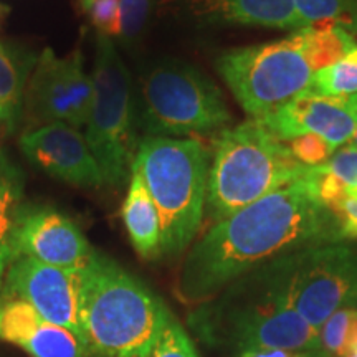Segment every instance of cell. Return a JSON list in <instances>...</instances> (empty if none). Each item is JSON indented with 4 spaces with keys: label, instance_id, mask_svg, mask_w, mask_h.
I'll return each instance as SVG.
<instances>
[{
    "label": "cell",
    "instance_id": "cell-15",
    "mask_svg": "<svg viewBox=\"0 0 357 357\" xmlns=\"http://www.w3.org/2000/svg\"><path fill=\"white\" fill-rule=\"evenodd\" d=\"M178 12L199 25L303 29L294 0H169Z\"/></svg>",
    "mask_w": 357,
    "mask_h": 357
},
{
    "label": "cell",
    "instance_id": "cell-16",
    "mask_svg": "<svg viewBox=\"0 0 357 357\" xmlns=\"http://www.w3.org/2000/svg\"><path fill=\"white\" fill-rule=\"evenodd\" d=\"M123 222L134 250L144 260L162 257V223L139 174L132 171L123 204Z\"/></svg>",
    "mask_w": 357,
    "mask_h": 357
},
{
    "label": "cell",
    "instance_id": "cell-33",
    "mask_svg": "<svg viewBox=\"0 0 357 357\" xmlns=\"http://www.w3.org/2000/svg\"><path fill=\"white\" fill-rule=\"evenodd\" d=\"M347 190H354V192H357V189H347Z\"/></svg>",
    "mask_w": 357,
    "mask_h": 357
},
{
    "label": "cell",
    "instance_id": "cell-31",
    "mask_svg": "<svg viewBox=\"0 0 357 357\" xmlns=\"http://www.w3.org/2000/svg\"><path fill=\"white\" fill-rule=\"evenodd\" d=\"M13 258H15V253L12 250H7V252H0V296H2V289H3V283H6V275L8 266Z\"/></svg>",
    "mask_w": 357,
    "mask_h": 357
},
{
    "label": "cell",
    "instance_id": "cell-18",
    "mask_svg": "<svg viewBox=\"0 0 357 357\" xmlns=\"http://www.w3.org/2000/svg\"><path fill=\"white\" fill-rule=\"evenodd\" d=\"M30 357H89L86 341L68 328L40 319L19 346Z\"/></svg>",
    "mask_w": 357,
    "mask_h": 357
},
{
    "label": "cell",
    "instance_id": "cell-11",
    "mask_svg": "<svg viewBox=\"0 0 357 357\" xmlns=\"http://www.w3.org/2000/svg\"><path fill=\"white\" fill-rule=\"evenodd\" d=\"M0 298L29 303L45 321L68 328L84 339L79 321V268L52 266L29 257H15L7 270Z\"/></svg>",
    "mask_w": 357,
    "mask_h": 357
},
{
    "label": "cell",
    "instance_id": "cell-20",
    "mask_svg": "<svg viewBox=\"0 0 357 357\" xmlns=\"http://www.w3.org/2000/svg\"><path fill=\"white\" fill-rule=\"evenodd\" d=\"M303 29L334 25L357 38V0H294Z\"/></svg>",
    "mask_w": 357,
    "mask_h": 357
},
{
    "label": "cell",
    "instance_id": "cell-14",
    "mask_svg": "<svg viewBox=\"0 0 357 357\" xmlns=\"http://www.w3.org/2000/svg\"><path fill=\"white\" fill-rule=\"evenodd\" d=\"M12 250L15 257L60 268H82L95 252L77 223L53 208H24Z\"/></svg>",
    "mask_w": 357,
    "mask_h": 357
},
{
    "label": "cell",
    "instance_id": "cell-7",
    "mask_svg": "<svg viewBox=\"0 0 357 357\" xmlns=\"http://www.w3.org/2000/svg\"><path fill=\"white\" fill-rule=\"evenodd\" d=\"M91 79L93 100L84 137L105 184L121 185L131 178L141 139L137 137L131 75L113 40L102 35L96 40Z\"/></svg>",
    "mask_w": 357,
    "mask_h": 357
},
{
    "label": "cell",
    "instance_id": "cell-26",
    "mask_svg": "<svg viewBox=\"0 0 357 357\" xmlns=\"http://www.w3.org/2000/svg\"><path fill=\"white\" fill-rule=\"evenodd\" d=\"M291 151V154L307 167H316L328 162L336 153V147L324 141L316 134H305V136L294 137V139L284 141Z\"/></svg>",
    "mask_w": 357,
    "mask_h": 357
},
{
    "label": "cell",
    "instance_id": "cell-30",
    "mask_svg": "<svg viewBox=\"0 0 357 357\" xmlns=\"http://www.w3.org/2000/svg\"><path fill=\"white\" fill-rule=\"evenodd\" d=\"M236 357H312L311 352H296L287 349H253L240 352Z\"/></svg>",
    "mask_w": 357,
    "mask_h": 357
},
{
    "label": "cell",
    "instance_id": "cell-32",
    "mask_svg": "<svg viewBox=\"0 0 357 357\" xmlns=\"http://www.w3.org/2000/svg\"><path fill=\"white\" fill-rule=\"evenodd\" d=\"M347 146H352V147H356V149H357V131H356L354 136H352V139L349 141V144H347Z\"/></svg>",
    "mask_w": 357,
    "mask_h": 357
},
{
    "label": "cell",
    "instance_id": "cell-35",
    "mask_svg": "<svg viewBox=\"0 0 357 357\" xmlns=\"http://www.w3.org/2000/svg\"><path fill=\"white\" fill-rule=\"evenodd\" d=\"M356 96H357V95H356Z\"/></svg>",
    "mask_w": 357,
    "mask_h": 357
},
{
    "label": "cell",
    "instance_id": "cell-28",
    "mask_svg": "<svg viewBox=\"0 0 357 357\" xmlns=\"http://www.w3.org/2000/svg\"><path fill=\"white\" fill-rule=\"evenodd\" d=\"M326 172L333 174L346 189H357V149L352 146H344L333 154L328 162L321 164Z\"/></svg>",
    "mask_w": 357,
    "mask_h": 357
},
{
    "label": "cell",
    "instance_id": "cell-29",
    "mask_svg": "<svg viewBox=\"0 0 357 357\" xmlns=\"http://www.w3.org/2000/svg\"><path fill=\"white\" fill-rule=\"evenodd\" d=\"M331 211L337 217L342 242L357 240V192L346 189L344 197Z\"/></svg>",
    "mask_w": 357,
    "mask_h": 357
},
{
    "label": "cell",
    "instance_id": "cell-27",
    "mask_svg": "<svg viewBox=\"0 0 357 357\" xmlns=\"http://www.w3.org/2000/svg\"><path fill=\"white\" fill-rule=\"evenodd\" d=\"M151 10V0H119L121 32L119 38L131 42L141 33Z\"/></svg>",
    "mask_w": 357,
    "mask_h": 357
},
{
    "label": "cell",
    "instance_id": "cell-22",
    "mask_svg": "<svg viewBox=\"0 0 357 357\" xmlns=\"http://www.w3.org/2000/svg\"><path fill=\"white\" fill-rule=\"evenodd\" d=\"M24 73L7 48L0 43V126L10 128L24 100Z\"/></svg>",
    "mask_w": 357,
    "mask_h": 357
},
{
    "label": "cell",
    "instance_id": "cell-8",
    "mask_svg": "<svg viewBox=\"0 0 357 357\" xmlns=\"http://www.w3.org/2000/svg\"><path fill=\"white\" fill-rule=\"evenodd\" d=\"M141 126L147 136L207 134L230 123L225 98L215 83L185 61H164L141 79Z\"/></svg>",
    "mask_w": 357,
    "mask_h": 357
},
{
    "label": "cell",
    "instance_id": "cell-6",
    "mask_svg": "<svg viewBox=\"0 0 357 357\" xmlns=\"http://www.w3.org/2000/svg\"><path fill=\"white\" fill-rule=\"evenodd\" d=\"M132 171L139 174L162 223V255H181L202 225L211 153L194 137L146 136Z\"/></svg>",
    "mask_w": 357,
    "mask_h": 357
},
{
    "label": "cell",
    "instance_id": "cell-19",
    "mask_svg": "<svg viewBox=\"0 0 357 357\" xmlns=\"http://www.w3.org/2000/svg\"><path fill=\"white\" fill-rule=\"evenodd\" d=\"M357 352V307L329 316L318 328L312 357H351Z\"/></svg>",
    "mask_w": 357,
    "mask_h": 357
},
{
    "label": "cell",
    "instance_id": "cell-34",
    "mask_svg": "<svg viewBox=\"0 0 357 357\" xmlns=\"http://www.w3.org/2000/svg\"><path fill=\"white\" fill-rule=\"evenodd\" d=\"M356 354H357V352H356Z\"/></svg>",
    "mask_w": 357,
    "mask_h": 357
},
{
    "label": "cell",
    "instance_id": "cell-4",
    "mask_svg": "<svg viewBox=\"0 0 357 357\" xmlns=\"http://www.w3.org/2000/svg\"><path fill=\"white\" fill-rule=\"evenodd\" d=\"M218 300L195 312V328L211 344L253 349L314 351L318 331L288 305L263 266L240 276Z\"/></svg>",
    "mask_w": 357,
    "mask_h": 357
},
{
    "label": "cell",
    "instance_id": "cell-21",
    "mask_svg": "<svg viewBox=\"0 0 357 357\" xmlns=\"http://www.w3.org/2000/svg\"><path fill=\"white\" fill-rule=\"evenodd\" d=\"M306 91L321 96L357 95V45L333 65L318 71Z\"/></svg>",
    "mask_w": 357,
    "mask_h": 357
},
{
    "label": "cell",
    "instance_id": "cell-13",
    "mask_svg": "<svg viewBox=\"0 0 357 357\" xmlns=\"http://www.w3.org/2000/svg\"><path fill=\"white\" fill-rule=\"evenodd\" d=\"M25 158L48 176L77 187L105 184L84 134L66 123L33 128L20 137Z\"/></svg>",
    "mask_w": 357,
    "mask_h": 357
},
{
    "label": "cell",
    "instance_id": "cell-3",
    "mask_svg": "<svg viewBox=\"0 0 357 357\" xmlns=\"http://www.w3.org/2000/svg\"><path fill=\"white\" fill-rule=\"evenodd\" d=\"M79 275V321L91 354L141 357L174 318L142 281L96 250Z\"/></svg>",
    "mask_w": 357,
    "mask_h": 357
},
{
    "label": "cell",
    "instance_id": "cell-24",
    "mask_svg": "<svg viewBox=\"0 0 357 357\" xmlns=\"http://www.w3.org/2000/svg\"><path fill=\"white\" fill-rule=\"evenodd\" d=\"M141 357H199V352L189 334L172 318L154 344Z\"/></svg>",
    "mask_w": 357,
    "mask_h": 357
},
{
    "label": "cell",
    "instance_id": "cell-5",
    "mask_svg": "<svg viewBox=\"0 0 357 357\" xmlns=\"http://www.w3.org/2000/svg\"><path fill=\"white\" fill-rule=\"evenodd\" d=\"M310 167L301 164L270 128L248 118L225 128L211 160L205 212L213 222L294 184Z\"/></svg>",
    "mask_w": 357,
    "mask_h": 357
},
{
    "label": "cell",
    "instance_id": "cell-17",
    "mask_svg": "<svg viewBox=\"0 0 357 357\" xmlns=\"http://www.w3.org/2000/svg\"><path fill=\"white\" fill-rule=\"evenodd\" d=\"M24 172L0 149V252L12 250L13 234L24 211Z\"/></svg>",
    "mask_w": 357,
    "mask_h": 357
},
{
    "label": "cell",
    "instance_id": "cell-9",
    "mask_svg": "<svg viewBox=\"0 0 357 357\" xmlns=\"http://www.w3.org/2000/svg\"><path fill=\"white\" fill-rule=\"evenodd\" d=\"M273 287L311 328L357 307V245H319L261 265Z\"/></svg>",
    "mask_w": 357,
    "mask_h": 357
},
{
    "label": "cell",
    "instance_id": "cell-1",
    "mask_svg": "<svg viewBox=\"0 0 357 357\" xmlns=\"http://www.w3.org/2000/svg\"><path fill=\"white\" fill-rule=\"evenodd\" d=\"M339 242L336 213L314 197L303 177L213 223L185 255L177 294L187 303L211 300L276 258Z\"/></svg>",
    "mask_w": 357,
    "mask_h": 357
},
{
    "label": "cell",
    "instance_id": "cell-12",
    "mask_svg": "<svg viewBox=\"0 0 357 357\" xmlns=\"http://www.w3.org/2000/svg\"><path fill=\"white\" fill-rule=\"evenodd\" d=\"M258 119L283 141L316 134L337 149L357 131V96H321L305 89Z\"/></svg>",
    "mask_w": 357,
    "mask_h": 357
},
{
    "label": "cell",
    "instance_id": "cell-10",
    "mask_svg": "<svg viewBox=\"0 0 357 357\" xmlns=\"http://www.w3.org/2000/svg\"><path fill=\"white\" fill-rule=\"evenodd\" d=\"M25 114L35 128L50 123L86 126L93 100V79L84 70L82 50L58 56L45 48L25 89Z\"/></svg>",
    "mask_w": 357,
    "mask_h": 357
},
{
    "label": "cell",
    "instance_id": "cell-2",
    "mask_svg": "<svg viewBox=\"0 0 357 357\" xmlns=\"http://www.w3.org/2000/svg\"><path fill=\"white\" fill-rule=\"evenodd\" d=\"M357 45L334 25H311L271 42L234 48L217 58L218 75L250 118H260L310 86L318 71Z\"/></svg>",
    "mask_w": 357,
    "mask_h": 357
},
{
    "label": "cell",
    "instance_id": "cell-25",
    "mask_svg": "<svg viewBox=\"0 0 357 357\" xmlns=\"http://www.w3.org/2000/svg\"><path fill=\"white\" fill-rule=\"evenodd\" d=\"M79 3L91 25L98 30V35L119 38V32H121L119 0H79Z\"/></svg>",
    "mask_w": 357,
    "mask_h": 357
},
{
    "label": "cell",
    "instance_id": "cell-23",
    "mask_svg": "<svg viewBox=\"0 0 357 357\" xmlns=\"http://www.w3.org/2000/svg\"><path fill=\"white\" fill-rule=\"evenodd\" d=\"M43 319L29 303L15 298H0V339L20 346L29 333Z\"/></svg>",
    "mask_w": 357,
    "mask_h": 357
}]
</instances>
